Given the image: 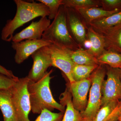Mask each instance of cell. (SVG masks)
Returning a JSON list of instances; mask_svg holds the SVG:
<instances>
[{"mask_svg": "<svg viewBox=\"0 0 121 121\" xmlns=\"http://www.w3.org/2000/svg\"><path fill=\"white\" fill-rule=\"evenodd\" d=\"M51 70L47 72L43 78L37 82L29 80L28 90L30 96L31 111L34 114H40L44 109L52 111L55 109L64 113L65 107L55 100L50 89V83L52 77Z\"/></svg>", "mask_w": 121, "mask_h": 121, "instance_id": "6da1fadb", "label": "cell"}, {"mask_svg": "<svg viewBox=\"0 0 121 121\" xmlns=\"http://www.w3.org/2000/svg\"><path fill=\"white\" fill-rule=\"evenodd\" d=\"M17 11L12 19L8 20L2 28L1 39L6 42L12 41L15 30L36 17L48 16V7L41 3L30 2L22 0H14Z\"/></svg>", "mask_w": 121, "mask_h": 121, "instance_id": "7a4b0ae2", "label": "cell"}, {"mask_svg": "<svg viewBox=\"0 0 121 121\" xmlns=\"http://www.w3.org/2000/svg\"><path fill=\"white\" fill-rule=\"evenodd\" d=\"M42 39L72 51L81 48L69 32L67 22L66 8L63 5L60 6L56 16L43 33Z\"/></svg>", "mask_w": 121, "mask_h": 121, "instance_id": "3957f363", "label": "cell"}, {"mask_svg": "<svg viewBox=\"0 0 121 121\" xmlns=\"http://www.w3.org/2000/svg\"><path fill=\"white\" fill-rule=\"evenodd\" d=\"M105 65H99L90 76L91 86L87 106L81 113L84 121H91L95 117L101 106L102 86L106 74Z\"/></svg>", "mask_w": 121, "mask_h": 121, "instance_id": "277c9868", "label": "cell"}, {"mask_svg": "<svg viewBox=\"0 0 121 121\" xmlns=\"http://www.w3.org/2000/svg\"><path fill=\"white\" fill-rule=\"evenodd\" d=\"M29 81L27 76L18 78L10 89L11 101L19 121H30L29 115L31 107L27 88Z\"/></svg>", "mask_w": 121, "mask_h": 121, "instance_id": "5b68a950", "label": "cell"}, {"mask_svg": "<svg viewBox=\"0 0 121 121\" xmlns=\"http://www.w3.org/2000/svg\"><path fill=\"white\" fill-rule=\"evenodd\" d=\"M106 79L102 86V106L107 103L121 100V70L109 66Z\"/></svg>", "mask_w": 121, "mask_h": 121, "instance_id": "8992f818", "label": "cell"}, {"mask_svg": "<svg viewBox=\"0 0 121 121\" xmlns=\"http://www.w3.org/2000/svg\"><path fill=\"white\" fill-rule=\"evenodd\" d=\"M51 55L52 66L60 69L67 78L69 83L75 82L72 71L75 65L71 58L69 49L52 44L47 46Z\"/></svg>", "mask_w": 121, "mask_h": 121, "instance_id": "52a82bcc", "label": "cell"}, {"mask_svg": "<svg viewBox=\"0 0 121 121\" xmlns=\"http://www.w3.org/2000/svg\"><path fill=\"white\" fill-rule=\"evenodd\" d=\"M31 56L33 64L27 76L30 81L36 82L43 78L48 68L52 66L51 58L47 46L37 50Z\"/></svg>", "mask_w": 121, "mask_h": 121, "instance_id": "ba28073f", "label": "cell"}, {"mask_svg": "<svg viewBox=\"0 0 121 121\" xmlns=\"http://www.w3.org/2000/svg\"><path fill=\"white\" fill-rule=\"evenodd\" d=\"M66 8L67 22L69 32L72 37L82 48L84 41L87 39L88 26L76 9Z\"/></svg>", "mask_w": 121, "mask_h": 121, "instance_id": "9c48e42d", "label": "cell"}, {"mask_svg": "<svg viewBox=\"0 0 121 121\" xmlns=\"http://www.w3.org/2000/svg\"><path fill=\"white\" fill-rule=\"evenodd\" d=\"M53 44L41 39L35 40H26L25 41L12 43V47L16 51L15 62L20 64L29 56L41 48Z\"/></svg>", "mask_w": 121, "mask_h": 121, "instance_id": "30bf717a", "label": "cell"}, {"mask_svg": "<svg viewBox=\"0 0 121 121\" xmlns=\"http://www.w3.org/2000/svg\"><path fill=\"white\" fill-rule=\"evenodd\" d=\"M91 85L90 77L85 80L69 83L67 84V87L71 93L74 107L80 113L83 112L86 108L87 94Z\"/></svg>", "mask_w": 121, "mask_h": 121, "instance_id": "8fae6325", "label": "cell"}, {"mask_svg": "<svg viewBox=\"0 0 121 121\" xmlns=\"http://www.w3.org/2000/svg\"><path fill=\"white\" fill-rule=\"evenodd\" d=\"M51 23V20L47 17H41L39 21H33L27 27L13 35L12 41L17 42L25 39H42L43 33Z\"/></svg>", "mask_w": 121, "mask_h": 121, "instance_id": "7c38bea8", "label": "cell"}, {"mask_svg": "<svg viewBox=\"0 0 121 121\" xmlns=\"http://www.w3.org/2000/svg\"><path fill=\"white\" fill-rule=\"evenodd\" d=\"M71 93L67 87L60 95V104L66 107L62 121H84L81 113L74 107Z\"/></svg>", "mask_w": 121, "mask_h": 121, "instance_id": "4fadbf2b", "label": "cell"}, {"mask_svg": "<svg viewBox=\"0 0 121 121\" xmlns=\"http://www.w3.org/2000/svg\"><path fill=\"white\" fill-rule=\"evenodd\" d=\"M86 38L91 44L90 49L88 51L97 58L106 50L104 36L89 26L87 28Z\"/></svg>", "mask_w": 121, "mask_h": 121, "instance_id": "5bb4252c", "label": "cell"}, {"mask_svg": "<svg viewBox=\"0 0 121 121\" xmlns=\"http://www.w3.org/2000/svg\"><path fill=\"white\" fill-rule=\"evenodd\" d=\"M0 110L4 121H19L11 101L10 89H0Z\"/></svg>", "mask_w": 121, "mask_h": 121, "instance_id": "9a60e30c", "label": "cell"}, {"mask_svg": "<svg viewBox=\"0 0 121 121\" xmlns=\"http://www.w3.org/2000/svg\"><path fill=\"white\" fill-rule=\"evenodd\" d=\"M75 9L79 13L87 26H89V24L93 21L107 17L119 12L117 11H107L99 7L77 9Z\"/></svg>", "mask_w": 121, "mask_h": 121, "instance_id": "2e32d148", "label": "cell"}, {"mask_svg": "<svg viewBox=\"0 0 121 121\" xmlns=\"http://www.w3.org/2000/svg\"><path fill=\"white\" fill-rule=\"evenodd\" d=\"M103 35L105 50L121 53V23L108 30Z\"/></svg>", "mask_w": 121, "mask_h": 121, "instance_id": "e0dca14e", "label": "cell"}, {"mask_svg": "<svg viewBox=\"0 0 121 121\" xmlns=\"http://www.w3.org/2000/svg\"><path fill=\"white\" fill-rule=\"evenodd\" d=\"M121 23V11L91 22L89 24L96 31L104 35L107 31Z\"/></svg>", "mask_w": 121, "mask_h": 121, "instance_id": "ac0fdd59", "label": "cell"}, {"mask_svg": "<svg viewBox=\"0 0 121 121\" xmlns=\"http://www.w3.org/2000/svg\"><path fill=\"white\" fill-rule=\"evenodd\" d=\"M69 53L75 64L85 66L99 65L97 58L82 48L75 51L70 50Z\"/></svg>", "mask_w": 121, "mask_h": 121, "instance_id": "d6986e66", "label": "cell"}, {"mask_svg": "<svg viewBox=\"0 0 121 121\" xmlns=\"http://www.w3.org/2000/svg\"><path fill=\"white\" fill-rule=\"evenodd\" d=\"M97 59L99 65H106L113 68L121 67V53L106 50Z\"/></svg>", "mask_w": 121, "mask_h": 121, "instance_id": "ffe728a7", "label": "cell"}, {"mask_svg": "<svg viewBox=\"0 0 121 121\" xmlns=\"http://www.w3.org/2000/svg\"><path fill=\"white\" fill-rule=\"evenodd\" d=\"M99 65L85 66L75 64L72 71L74 80L75 82H78L89 78Z\"/></svg>", "mask_w": 121, "mask_h": 121, "instance_id": "44dd1931", "label": "cell"}, {"mask_svg": "<svg viewBox=\"0 0 121 121\" xmlns=\"http://www.w3.org/2000/svg\"><path fill=\"white\" fill-rule=\"evenodd\" d=\"M62 3L66 8L74 9L101 7L100 0H62Z\"/></svg>", "mask_w": 121, "mask_h": 121, "instance_id": "7402d4cb", "label": "cell"}, {"mask_svg": "<svg viewBox=\"0 0 121 121\" xmlns=\"http://www.w3.org/2000/svg\"><path fill=\"white\" fill-rule=\"evenodd\" d=\"M120 101L110 102L102 106L93 119V121H104L117 107Z\"/></svg>", "mask_w": 121, "mask_h": 121, "instance_id": "603a6c76", "label": "cell"}, {"mask_svg": "<svg viewBox=\"0 0 121 121\" xmlns=\"http://www.w3.org/2000/svg\"><path fill=\"white\" fill-rule=\"evenodd\" d=\"M37 1L46 5L49 10L48 19H54L56 16L60 8L62 5V0H38Z\"/></svg>", "mask_w": 121, "mask_h": 121, "instance_id": "cb8c5ba5", "label": "cell"}, {"mask_svg": "<svg viewBox=\"0 0 121 121\" xmlns=\"http://www.w3.org/2000/svg\"><path fill=\"white\" fill-rule=\"evenodd\" d=\"M34 121H62L64 113H54L47 109H44Z\"/></svg>", "mask_w": 121, "mask_h": 121, "instance_id": "d4e9b609", "label": "cell"}, {"mask_svg": "<svg viewBox=\"0 0 121 121\" xmlns=\"http://www.w3.org/2000/svg\"><path fill=\"white\" fill-rule=\"evenodd\" d=\"M101 7L107 11H121V0H100Z\"/></svg>", "mask_w": 121, "mask_h": 121, "instance_id": "484cf974", "label": "cell"}, {"mask_svg": "<svg viewBox=\"0 0 121 121\" xmlns=\"http://www.w3.org/2000/svg\"><path fill=\"white\" fill-rule=\"evenodd\" d=\"M18 78H13L0 73V89L8 90L11 89Z\"/></svg>", "mask_w": 121, "mask_h": 121, "instance_id": "4316f807", "label": "cell"}, {"mask_svg": "<svg viewBox=\"0 0 121 121\" xmlns=\"http://www.w3.org/2000/svg\"><path fill=\"white\" fill-rule=\"evenodd\" d=\"M121 110V100L113 111L104 121H117Z\"/></svg>", "mask_w": 121, "mask_h": 121, "instance_id": "83f0119b", "label": "cell"}, {"mask_svg": "<svg viewBox=\"0 0 121 121\" xmlns=\"http://www.w3.org/2000/svg\"><path fill=\"white\" fill-rule=\"evenodd\" d=\"M0 73L3 74L8 77L14 79H17L18 77L15 76L13 72L10 70H8L3 66L0 65Z\"/></svg>", "mask_w": 121, "mask_h": 121, "instance_id": "f1b7e54d", "label": "cell"}, {"mask_svg": "<svg viewBox=\"0 0 121 121\" xmlns=\"http://www.w3.org/2000/svg\"><path fill=\"white\" fill-rule=\"evenodd\" d=\"M118 121H121V110L120 111V113H119V117L118 118Z\"/></svg>", "mask_w": 121, "mask_h": 121, "instance_id": "f546056e", "label": "cell"}, {"mask_svg": "<svg viewBox=\"0 0 121 121\" xmlns=\"http://www.w3.org/2000/svg\"><path fill=\"white\" fill-rule=\"evenodd\" d=\"M93 121V120H91V121Z\"/></svg>", "mask_w": 121, "mask_h": 121, "instance_id": "4dcf8cb0", "label": "cell"}, {"mask_svg": "<svg viewBox=\"0 0 121 121\" xmlns=\"http://www.w3.org/2000/svg\"><path fill=\"white\" fill-rule=\"evenodd\" d=\"M120 68V69H121V67H120V68Z\"/></svg>", "mask_w": 121, "mask_h": 121, "instance_id": "1f68e13d", "label": "cell"}, {"mask_svg": "<svg viewBox=\"0 0 121 121\" xmlns=\"http://www.w3.org/2000/svg\"></svg>", "mask_w": 121, "mask_h": 121, "instance_id": "d6a6232c", "label": "cell"}]
</instances>
